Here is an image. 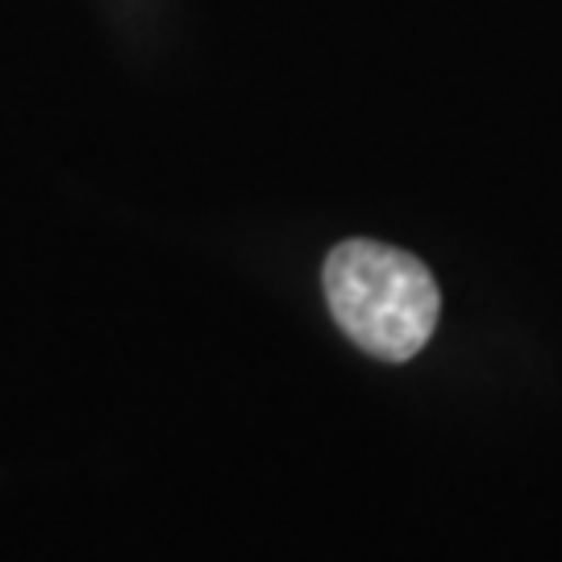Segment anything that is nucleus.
Wrapping results in <instances>:
<instances>
[{
	"mask_svg": "<svg viewBox=\"0 0 562 562\" xmlns=\"http://www.w3.org/2000/svg\"><path fill=\"white\" fill-rule=\"evenodd\" d=\"M325 301L341 334L383 362L422 355L442 317V292L417 255L350 238L325 259Z\"/></svg>",
	"mask_w": 562,
	"mask_h": 562,
	"instance_id": "f257e3e1",
	"label": "nucleus"
}]
</instances>
